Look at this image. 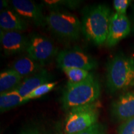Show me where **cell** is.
I'll list each match as a JSON object with an SVG mask.
<instances>
[{"instance_id": "6da1fadb", "label": "cell", "mask_w": 134, "mask_h": 134, "mask_svg": "<svg viewBox=\"0 0 134 134\" xmlns=\"http://www.w3.org/2000/svg\"><path fill=\"white\" fill-rule=\"evenodd\" d=\"M100 95V84L92 73L88 78L80 83L68 81L62 97L63 108L70 110L77 107L96 103Z\"/></svg>"}, {"instance_id": "7a4b0ae2", "label": "cell", "mask_w": 134, "mask_h": 134, "mask_svg": "<svg viewBox=\"0 0 134 134\" xmlns=\"http://www.w3.org/2000/svg\"><path fill=\"white\" fill-rule=\"evenodd\" d=\"M134 86V58L118 54L109 62L106 71V87L115 93Z\"/></svg>"}, {"instance_id": "3957f363", "label": "cell", "mask_w": 134, "mask_h": 134, "mask_svg": "<svg viewBox=\"0 0 134 134\" xmlns=\"http://www.w3.org/2000/svg\"><path fill=\"white\" fill-rule=\"evenodd\" d=\"M111 16L110 9L105 5L99 4L89 8L84 14L81 23L84 36L96 45L105 43Z\"/></svg>"}, {"instance_id": "277c9868", "label": "cell", "mask_w": 134, "mask_h": 134, "mask_svg": "<svg viewBox=\"0 0 134 134\" xmlns=\"http://www.w3.org/2000/svg\"><path fill=\"white\" fill-rule=\"evenodd\" d=\"M99 108V104L97 101L70 109L65 119V133H80L98 123Z\"/></svg>"}, {"instance_id": "5b68a950", "label": "cell", "mask_w": 134, "mask_h": 134, "mask_svg": "<svg viewBox=\"0 0 134 134\" xmlns=\"http://www.w3.org/2000/svg\"><path fill=\"white\" fill-rule=\"evenodd\" d=\"M46 22L52 31L65 39L75 41L82 32L80 19L70 13L51 11L46 18Z\"/></svg>"}, {"instance_id": "8992f818", "label": "cell", "mask_w": 134, "mask_h": 134, "mask_svg": "<svg viewBox=\"0 0 134 134\" xmlns=\"http://www.w3.org/2000/svg\"><path fill=\"white\" fill-rule=\"evenodd\" d=\"M56 61L61 69L76 68L90 71L98 66L95 59L78 47L61 50L57 54Z\"/></svg>"}, {"instance_id": "52a82bcc", "label": "cell", "mask_w": 134, "mask_h": 134, "mask_svg": "<svg viewBox=\"0 0 134 134\" xmlns=\"http://www.w3.org/2000/svg\"><path fill=\"white\" fill-rule=\"evenodd\" d=\"M26 52L28 57L42 65L54 56L57 49L48 38L35 35L28 40Z\"/></svg>"}, {"instance_id": "ba28073f", "label": "cell", "mask_w": 134, "mask_h": 134, "mask_svg": "<svg viewBox=\"0 0 134 134\" xmlns=\"http://www.w3.org/2000/svg\"><path fill=\"white\" fill-rule=\"evenodd\" d=\"M13 9L23 19H28L37 26H43L46 23L42 5L29 0L11 1Z\"/></svg>"}, {"instance_id": "9c48e42d", "label": "cell", "mask_w": 134, "mask_h": 134, "mask_svg": "<svg viewBox=\"0 0 134 134\" xmlns=\"http://www.w3.org/2000/svg\"><path fill=\"white\" fill-rule=\"evenodd\" d=\"M130 30V23L126 15L114 13L110 18L109 34L105 43L109 47L115 46L129 34Z\"/></svg>"}, {"instance_id": "30bf717a", "label": "cell", "mask_w": 134, "mask_h": 134, "mask_svg": "<svg viewBox=\"0 0 134 134\" xmlns=\"http://www.w3.org/2000/svg\"><path fill=\"white\" fill-rule=\"evenodd\" d=\"M110 113L117 121L123 122L134 117V90L122 94L114 100Z\"/></svg>"}, {"instance_id": "8fae6325", "label": "cell", "mask_w": 134, "mask_h": 134, "mask_svg": "<svg viewBox=\"0 0 134 134\" xmlns=\"http://www.w3.org/2000/svg\"><path fill=\"white\" fill-rule=\"evenodd\" d=\"M0 40L6 55H15L26 51L28 39L21 32L1 30Z\"/></svg>"}, {"instance_id": "7c38bea8", "label": "cell", "mask_w": 134, "mask_h": 134, "mask_svg": "<svg viewBox=\"0 0 134 134\" xmlns=\"http://www.w3.org/2000/svg\"><path fill=\"white\" fill-rule=\"evenodd\" d=\"M52 76L46 70L41 69L35 74L23 80L14 90L25 98L38 87L43 84L52 82Z\"/></svg>"}, {"instance_id": "4fadbf2b", "label": "cell", "mask_w": 134, "mask_h": 134, "mask_svg": "<svg viewBox=\"0 0 134 134\" xmlns=\"http://www.w3.org/2000/svg\"><path fill=\"white\" fill-rule=\"evenodd\" d=\"M0 27L4 31L21 32L27 28V24L14 11L5 9L0 13Z\"/></svg>"}, {"instance_id": "5bb4252c", "label": "cell", "mask_w": 134, "mask_h": 134, "mask_svg": "<svg viewBox=\"0 0 134 134\" xmlns=\"http://www.w3.org/2000/svg\"><path fill=\"white\" fill-rule=\"evenodd\" d=\"M41 65V64L32 59L29 57H26L16 60L13 63L11 69L16 71L23 78L36 73L41 70L40 67Z\"/></svg>"}, {"instance_id": "9a60e30c", "label": "cell", "mask_w": 134, "mask_h": 134, "mask_svg": "<svg viewBox=\"0 0 134 134\" xmlns=\"http://www.w3.org/2000/svg\"><path fill=\"white\" fill-rule=\"evenodd\" d=\"M23 77L13 69L1 72L0 74V93L14 90L21 83Z\"/></svg>"}, {"instance_id": "2e32d148", "label": "cell", "mask_w": 134, "mask_h": 134, "mask_svg": "<svg viewBox=\"0 0 134 134\" xmlns=\"http://www.w3.org/2000/svg\"><path fill=\"white\" fill-rule=\"evenodd\" d=\"M24 103L23 98L16 90L1 93L0 95V110L4 113L15 107Z\"/></svg>"}, {"instance_id": "e0dca14e", "label": "cell", "mask_w": 134, "mask_h": 134, "mask_svg": "<svg viewBox=\"0 0 134 134\" xmlns=\"http://www.w3.org/2000/svg\"><path fill=\"white\" fill-rule=\"evenodd\" d=\"M66 75L68 81L73 83H80L88 78L91 73L88 70L76 68H65L62 69Z\"/></svg>"}, {"instance_id": "ac0fdd59", "label": "cell", "mask_w": 134, "mask_h": 134, "mask_svg": "<svg viewBox=\"0 0 134 134\" xmlns=\"http://www.w3.org/2000/svg\"><path fill=\"white\" fill-rule=\"evenodd\" d=\"M57 84V82L52 81L49 82V83L43 84V85L38 87L37 88L34 90L32 92H31L29 95H27L24 98V103L31 99H34L41 98L43 95L49 93L50 91H52L55 88Z\"/></svg>"}, {"instance_id": "d6986e66", "label": "cell", "mask_w": 134, "mask_h": 134, "mask_svg": "<svg viewBox=\"0 0 134 134\" xmlns=\"http://www.w3.org/2000/svg\"><path fill=\"white\" fill-rule=\"evenodd\" d=\"M119 134H134V117L123 122L119 127Z\"/></svg>"}, {"instance_id": "ffe728a7", "label": "cell", "mask_w": 134, "mask_h": 134, "mask_svg": "<svg viewBox=\"0 0 134 134\" xmlns=\"http://www.w3.org/2000/svg\"><path fill=\"white\" fill-rule=\"evenodd\" d=\"M130 3V0H114L113 4L116 13L120 14L126 15L127 8Z\"/></svg>"}, {"instance_id": "44dd1931", "label": "cell", "mask_w": 134, "mask_h": 134, "mask_svg": "<svg viewBox=\"0 0 134 134\" xmlns=\"http://www.w3.org/2000/svg\"><path fill=\"white\" fill-rule=\"evenodd\" d=\"M76 134H105V130L103 125L97 123L88 129Z\"/></svg>"}, {"instance_id": "7402d4cb", "label": "cell", "mask_w": 134, "mask_h": 134, "mask_svg": "<svg viewBox=\"0 0 134 134\" xmlns=\"http://www.w3.org/2000/svg\"><path fill=\"white\" fill-rule=\"evenodd\" d=\"M21 134H41L40 132L38 131L36 129H29L26 130V131L23 132V133H21Z\"/></svg>"}, {"instance_id": "603a6c76", "label": "cell", "mask_w": 134, "mask_h": 134, "mask_svg": "<svg viewBox=\"0 0 134 134\" xmlns=\"http://www.w3.org/2000/svg\"><path fill=\"white\" fill-rule=\"evenodd\" d=\"M7 5H8V3L6 1H4V0H1V10L3 11L4 10V8L7 7Z\"/></svg>"}]
</instances>
